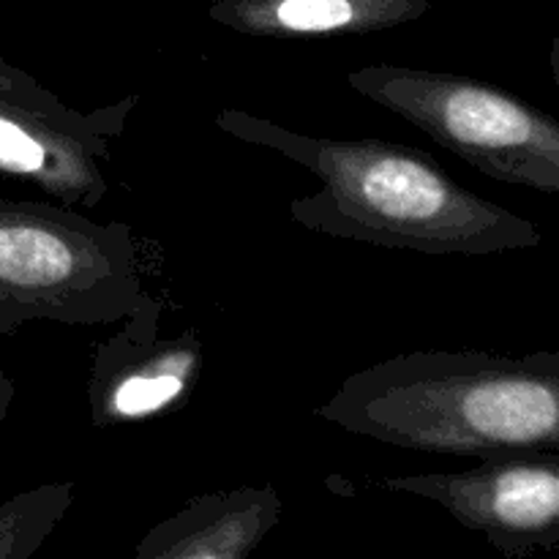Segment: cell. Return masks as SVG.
Segmentation results:
<instances>
[{"label":"cell","mask_w":559,"mask_h":559,"mask_svg":"<svg viewBox=\"0 0 559 559\" xmlns=\"http://www.w3.org/2000/svg\"><path fill=\"white\" fill-rule=\"evenodd\" d=\"M347 85L478 173L544 194L559 191V120L516 93L478 76L391 63L349 71Z\"/></svg>","instance_id":"277c9868"},{"label":"cell","mask_w":559,"mask_h":559,"mask_svg":"<svg viewBox=\"0 0 559 559\" xmlns=\"http://www.w3.org/2000/svg\"><path fill=\"white\" fill-rule=\"evenodd\" d=\"M317 415L404 451H559V355L404 353L349 374Z\"/></svg>","instance_id":"7a4b0ae2"},{"label":"cell","mask_w":559,"mask_h":559,"mask_svg":"<svg viewBox=\"0 0 559 559\" xmlns=\"http://www.w3.org/2000/svg\"><path fill=\"white\" fill-rule=\"evenodd\" d=\"M431 0H213L207 16L240 36H371L420 20Z\"/></svg>","instance_id":"9c48e42d"},{"label":"cell","mask_w":559,"mask_h":559,"mask_svg":"<svg viewBox=\"0 0 559 559\" xmlns=\"http://www.w3.org/2000/svg\"><path fill=\"white\" fill-rule=\"evenodd\" d=\"M382 486L437 502L508 559L559 546V451L502 453L467 473L393 475Z\"/></svg>","instance_id":"8992f818"},{"label":"cell","mask_w":559,"mask_h":559,"mask_svg":"<svg viewBox=\"0 0 559 559\" xmlns=\"http://www.w3.org/2000/svg\"><path fill=\"white\" fill-rule=\"evenodd\" d=\"M145 295L129 224L0 194V336L31 322L115 325Z\"/></svg>","instance_id":"3957f363"},{"label":"cell","mask_w":559,"mask_h":559,"mask_svg":"<svg viewBox=\"0 0 559 559\" xmlns=\"http://www.w3.org/2000/svg\"><path fill=\"white\" fill-rule=\"evenodd\" d=\"M14 396H16V385L5 371H0V426H3L5 415L11 413L14 407Z\"/></svg>","instance_id":"8fae6325"},{"label":"cell","mask_w":559,"mask_h":559,"mask_svg":"<svg viewBox=\"0 0 559 559\" xmlns=\"http://www.w3.org/2000/svg\"><path fill=\"white\" fill-rule=\"evenodd\" d=\"M273 486H240L197 495L136 544V559H246L282 522Z\"/></svg>","instance_id":"ba28073f"},{"label":"cell","mask_w":559,"mask_h":559,"mask_svg":"<svg viewBox=\"0 0 559 559\" xmlns=\"http://www.w3.org/2000/svg\"><path fill=\"white\" fill-rule=\"evenodd\" d=\"M136 102L131 93L80 112L0 60V175L36 186L60 205L93 211L109 194L112 147Z\"/></svg>","instance_id":"5b68a950"},{"label":"cell","mask_w":559,"mask_h":559,"mask_svg":"<svg viewBox=\"0 0 559 559\" xmlns=\"http://www.w3.org/2000/svg\"><path fill=\"white\" fill-rule=\"evenodd\" d=\"M76 486L44 484L0 502V559L36 555L74 506Z\"/></svg>","instance_id":"30bf717a"},{"label":"cell","mask_w":559,"mask_h":559,"mask_svg":"<svg viewBox=\"0 0 559 559\" xmlns=\"http://www.w3.org/2000/svg\"><path fill=\"white\" fill-rule=\"evenodd\" d=\"M162 298L147 293L123 328L93 353L87 377V404L96 429L145 424L164 418L191 402L200 382L202 353L200 333L194 325L178 336L164 338Z\"/></svg>","instance_id":"52a82bcc"},{"label":"cell","mask_w":559,"mask_h":559,"mask_svg":"<svg viewBox=\"0 0 559 559\" xmlns=\"http://www.w3.org/2000/svg\"><path fill=\"white\" fill-rule=\"evenodd\" d=\"M224 134L282 153L320 178L314 194L289 202L311 233L431 257H491L538 249V224L464 189L437 158L388 140H331L222 109Z\"/></svg>","instance_id":"6da1fadb"}]
</instances>
